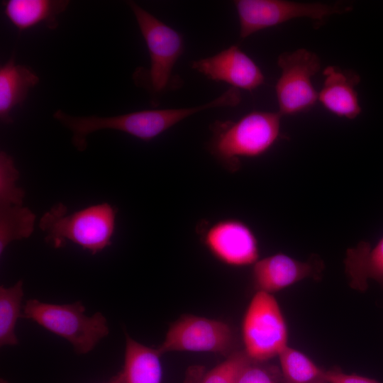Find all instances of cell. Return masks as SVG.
<instances>
[{
    "label": "cell",
    "instance_id": "obj_1",
    "mask_svg": "<svg viewBox=\"0 0 383 383\" xmlns=\"http://www.w3.org/2000/svg\"><path fill=\"white\" fill-rule=\"evenodd\" d=\"M241 101L239 89L231 87L211 101L188 108L149 109L113 116H74L57 110L53 118L72 133V143L79 151L87 146V136L97 131L115 130L143 141H150L184 119L203 111L233 107Z\"/></svg>",
    "mask_w": 383,
    "mask_h": 383
},
{
    "label": "cell",
    "instance_id": "obj_2",
    "mask_svg": "<svg viewBox=\"0 0 383 383\" xmlns=\"http://www.w3.org/2000/svg\"><path fill=\"white\" fill-rule=\"evenodd\" d=\"M279 112L253 111L237 121H216L209 143L210 152L226 167L236 170L241 158L264 155L278 140Z\"/></svg>",
    "mask_w": 383,
    "mask_h": 383
},
{
    "label": "cell",
    "instance_id": "obj_3",
    "mask_svg": "<svg viewBox=\"0 0 383 383\" xmlns=\"http://www.w3.org/2000/svg\"><path fill=\"white\" fill-rule=\"evenodd\" d=\"M67 213V206L60 202L41 217L39 227L45 232L47 243L57 248L69 240L92 254L111 245L116 228V207L101 203Z\"/></svg>",
    "mask_w": 383,
    "mask_h": 383
},
{
    "label": "cell",
    "instance_id": "obj_4",
    "mask_svg": "<svg viewBox=\"0 0 383 383\" xmlns=\"http://www.w3.org/2000/svg\"><path fill=\"white\" fill-rule=\"evenodd\" d=\"M147 45L150 68L138 67L133 79L136 85L148 91L152 104L173 87L174 67L184 50L183 36L133 1H127Z\"/></svg>",
    "mask_w": 383,
    "mask_h": 383
},
{
    "label": "cell",
    "instance_id": "obj_5",
    "mask_svg": "<svg viewBox=\"0 0 383 383\" xmlns=\"http://www.w3.org/2000/svg\"><path fill=\"white\" fill-rule=\"evenodd\" d=\"M80 301L71 304H52L29 299L22 317L31 319L50 332L64 338L79 354L90 352L109 332L107 321L100 312L91 316L84 313Z\"/></svg>",
    "mask_w": 383,
    "mask_h": 383
},
{
    "label": "cell",
    "instance_id": "obj_6",
    "mask_svg": "<svg viewBox=\"0 0 383 383\" xmlns=\"http://www.w3.org/2000/svg\"><path fill=\"white\" fill-rule=\"evenodd\" d=\"M244 350L253 360L265 362L287 347L288 332L274 297L257 291L252 298L242 323Z\"/></svg>",
    "mask_w": 383,
    "mask_h": 383
},
{
    "label": "cell",
    "instance_id": "obj_7",
    "mask_svg": "<svg viewBox=\"0 0 383 383\" xmlns=\"http://www.w3.org/2000/svg\"><path fill=\"white\" fill-rule=\"evenodd\" d=\"M233 2L238 16L242 38L294 18L323 21L352 9L351 6L341 3L328 4L286 0H235Z\"/></svg>",
    "mask_w": 383,
    "mask_h": 383
},
{
    "label": "cell",
    "instance_id": "obj_8",
    "mask_svg": "<svg viewBox=\"0 0 383 383\" xmlns=\"http://www.w3.org/2000/svg\"><path fill=\"white\" fill-rule=\"evenodd\" d=\"M281 74L275 85L278 112L293 115L311 109L318 101L312 78L321 69L315 53L304 49L282 53L277 58Z\"/></svg>",
    "mask_w": 383,
    "mask_h": 383
},
{
    "label": "cell",
    "instance_id": "obj_9",
    "mask_svg": "<svg viewBox=\"0 0 383 383\" xmlns=\"http://www.w3.org/2000/svg\"><path fill=\"white\" fill-rule=\"evenodd\" d=\"M235 335L227 323L193 315H184L169 328L157 348L162 355L167 352H206L229 355L234 350Z\"/></svg>",
    "mask_w": 383,
    "mask_h": 383
},
{
    "label": "cell",
    "instance_id": "obj_10",
    "mask_svg": "<svg viewBox=\"0 0 383 383\" xmlns=\"http://www.w3.org/2000/svg\"><path fill=\"white\" fill-rule=\"evenodd\" d=\"M203 242L218 260L231 267L254 265L259 257V244L252 229L236 218H225L208 227Z\"/></svg>",
    "mask_w": 383,
    "mask_h": 383
},
{
    "label": "cell",
    "instance_id": "obj_11",
    "mask_svg": "<svg viewBox=\"0 0 383 383\" xmlns=\"http://www.w3.org/2000/svg\"><path fill=\"white\" fill-rule=\"evenodd\" d=\"M192 68L211 80L226 83L239 90L251 91L265 82L260 68L236 45L193 61Z\"/></svg>",
    "mask_w": 383,
    "mask_h": 383
},
{
    "label": "cell",
    "instance_id": "obj_12",
    "mask_svg": "<svg viewBox=\"0 0 383 383\" xmlns=\"http://www.w3.org/2000/svg\"><path fill=\"white\" fill-rule=\"evenodd\" d=\"M317 264L301 261L283 253L258 260L252 268V279L257 291L271 294L309 277H316Z\"/></svg>",
    "mask_w": 383,
    "mask_h": 383
},
{
    "label": "cell",
    "instance_id": "obj_13",
    "mask_svg": "<svg viewBox=\"0 0 383 383\" xmlns=\"http://www.w3.org/2000/svg\"><path fill=\"white\" fill-rule=\"evenodd\" d=\"M324 81L318 92V101L333 114L348 119L356 118L361 112L355 87L360 76L351 70L337 66H328L323 72Z\"/></svg>",
    "mask_w": 383,
    "mask_h": 383
},
{
    "label": "cell",
    "instance_id": "obj_14",
    "mask_svg": "<svg viewBox=\"0 0 383 383\" xmlns=\"http://www.w3.org/2000/svg\"><path fill=\"white\" fill-rule=\"evenodd\" d=\"M39 82V77L28 67L17 65L11 57L0 68V120L13 121L11 112L26 100L28 91Z\"/></svg>",
    "mask_w": 383,
    "mask_h": 383
},
{
    "label": "cell",
    "instance_id": "obj_15",
    "mask_svg": "<svg viewBox=\"0 0 383 383\" xmlns=\"http://www.w3.org/2000/svg\"><path fill=\"white\" fill-rule=\"evenodd\" d=\"M1 2L6 16L21 31L40 23L50 29H55L58 26L57 16L70 4L67 0H8Z\"/></svg>",
    "mask_w": 383,
    "mask_h": 383
},
{
    "label": "cell",
    "instance_id": "obj_16",
    "mask_svg": "<svg viewBox=\"0 0 383 383\" xmlns=\"http://www.w3.org/2000/svg\"><path fill=\"white\" fill-rule=\"evenodd\" d=\"M344 262L353 289L365 291L369 279H374L383 287V237L374 246L362 241L348 249Z\"/></svg>",
    "mask_w": 383,
    "mask_h": 383
},
{
    "label": "cell",
    "instance_id": "obj_17",
    "mask_svg": "<svg viewBox=\"0 0 383 383\" xmlns=\"http://www.w3.org/2000/svg\"><path fill=\"white\" fill-rule=\"evenodd\" d=\"M161 355L126 335L123 369L124 383H162Z\"/></svg>",
    "mask_w": 383,
    "mask_h": 383
},
{
    "label": "cell",
    "instance_id": "obj_18",
    "mask_svg": "<svg viewBox=\"0 0 383 383\" xmlns=\"http://www.w3.org/2000/svg\"><path fill=\"white\" fill-rule=\"evenodd\" d=\"M278 356L282 383H328L326 371L301 352L287 346Z\"/></svg>",
    "mask_w": 383,
    "mask_h": 383
},
{
    "label": "cell",
    "instance_id": "obj_19",
    "mask_svg": "<svg viewBox=\"0 0 383 383\" xmlns=\"http://www.w3.org/2000/svg\"><path fill=\"white\" fill-rule=\"evenodd\" d=\"M35 223V213L23 205L0 207L1 255L13 241L30 237Z\"/></svg>",
    "mask_w": 383,
    "mask_h": 383
},
{
    "label": "cell",
    "instance_id": "obj_20",
    "mask_svg": "<svg viewBox=\"0 0 383 383\" xmlns=\"http://www.w3.org/2000/svg\"><path fill=\"white\" fill-rule=\"evenodd\" d=\"M23 296L22 281H18L10 287L4 286L0 287L1 346L16 345L18 343L15 328L17 320L21 316Z\"/></svg>",
    "mask_w": 383,
    "mask_h": 383
},
{
    "label": "cell",
    "instance_id": "obj_21",
    "mask_svg": "<svg viewBox=\"0 0 383 383\" xmlns=\"http://www.w3.org/2000/svg\"><path fill=\"white\" fill-rule=\"evenodd\" d=\"M19 172L13 159L4 151L0 152V207L22 206L25 191L17 186Z\"/></svg>",
    "mask_w": 383,
    "mask_h": 383
},
{
    "label": "cell",
    "instance_id": "obj_22",
    "mask_svg": "<svg viewBox=\"0 0 383 383\" xmlns=\"http://www.w3.org/2000/svg\"><path fill=\"white\" fill-rule=\"evenodd\" d=\"M250 360L245 350H235L207 372L200 383H235L240 371Z\"/></svg>",
    "mask_w": 383,
    "mask_h": 383
},
{
    "label": "cell",
    "instance_id": "obj_23",
    "mask_svg": "<svg viewBox=\"0 0 383 383\" xmlns=\"http://www.w3.org/2000/svg\"><path fill=\"white\" fill-rule=\"evenodd\" d=\"M262 362L251 359L240 371L235 383H282V373Z\"/></svg>",
    "mask_w": 383,
    "mask_h": 383
},
{
    "label": "cell",
    "instance_id": "obj_24",
    "mask_svg": "<svg viewBox=\"0 0 383 383\" xmlns=\"http://www.w3.org/2000/svg\"><path fill=\"white\" fill-rule=\"evenodd\" d=\"M328 383H382L369 377L346 374L338 370L326 371Z\"/></svg>",
    "mask_w": 383,
    "mask_h": 383
},
{
    "label": "cell",
    "instance_id": "obj_25",
    "mask_svg": "<svg viewBox=\"0 0 383 383\" xmlns=\"http://www.w3.org/2000/svg\"><path fill=\"white\" fill-rule=\"evenodd\" d=\"M106 383H124L121 371L119 373H118L116 375L113 376Z\"/></svg>",
    "mask_w": 383,
    "mask_h": 383
},
{
    "label": "cell",
    "instance_id": "obj_26",
    "mask_svg": "<svg viewBox=\"0 0 383 383\" xmlns=\"http://www.w3.org/2000/svg\"><path fill=\"white\" fill-rule=\"evenodd\" d=\"M0 383H9V382L6 380L4 379H1Z\"/></svg>",
    "mask_w": 383,
    "mask_h": 383
}]
</instances>
